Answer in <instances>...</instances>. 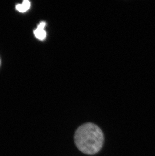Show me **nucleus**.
I'll use <instances>...</instances> for the list:
<instances>
[{"label":"nucleus","instance_id":"obj_1","mask_svg":"<svg viewBox=\"0 0 155 156\" xmlns=\"http://www.w3.org/2000/svg\"><path fill=\"white\" fill-rule=\"evenodd\" d=\"M75 143L81 152L93 155L99 152L104 143L101 129L94 124L87 123L78 128L74 136Z\"/></svg>","mask_w":155,"mask_h":156},{"label":"nucleus","instance_id":"obj_2","mask_svg":"<svg viewBox=\"0 0 155 156\" xmlns=\"http://www.w3.org/2000/svg\"><path fill=\"white\" fill-rule=\"evenodd\" d=\"M46 26V22L42 21L38 24L36 29L34 30V34L38 40H43L46 38V32L44 30Z\"/></svg>","mask_w":155,"mask_h":156},{"label":"nucleus","instance_id":"obj_3","mask_svg":"<svg viewBox=\"0 0 155 156\" xmlns=\"http://www.w3.org/2000/svg\"><path fill=\"white\" fill-rule=\"evenodd\" d=\"M31 6L30 2L28 0H25L23 2L22 4H19L16 5V8L17 10L21 13H24L26 12L29 9Z\"/></svg>","mask_w":155,"mask_h":156}]
</instances>
